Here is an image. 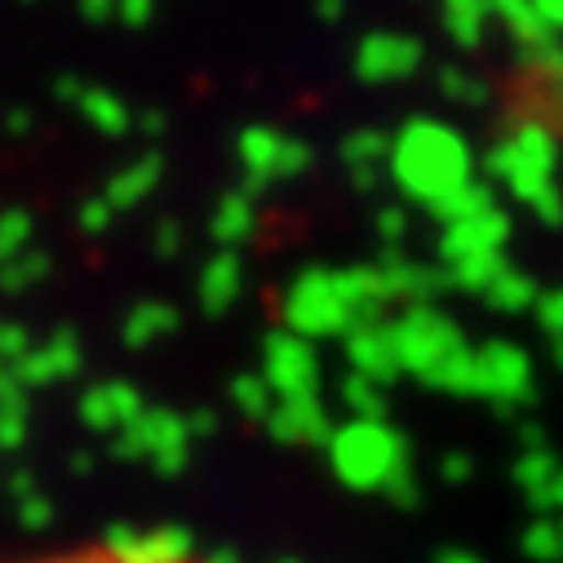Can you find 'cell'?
<instances>
[{"label":"cell","mask_w":563,"mask_h":563,"mask_svg":"<svg viewBox=\"0 0 563 563\" xmlns=\"http://www.w3.org/2000/svg\"><path fill=\"white\" fill-rule=\"evenodd\" d=\"M23 563H222V559L174 537H102V541H80Z\"/></svg>","instance_id":"1"}]
</instances>
